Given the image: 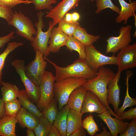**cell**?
Listing matches in <instances>:
<instances>
[{"mask_svg":"<svg viewBox=\"0 0 136 136\" xmlns=\"http://www.w3.org/2000/svg\"><path fill=\"white\" fill-rule=\"evenodd\" d=\"M21 107L20 101L17 99L5 103V115L9 116H16Z\"/></svg>","mask_w":136,"mask_h":136,"instance_id":"cell-32","label":"cell"},{"mask_svg":"<svg viewBox=\"0 0 136 136\" xmlns=\"http://www.w3.org/2000/svg\"><path fill=\"white\" fill-rule=\"evenodd\" d=\"M87 80L83 78L68 77L54 83V96L58 103V110L67 104L70 95L73 91L82 85Z\"/></svg>","mask_w":136,"mask_h":136,"instance_id":"cell-3","label":"cell"},{"mask_svg":"<svg viewBox=\"0 0 136 136\" xmlns=\"http://www.w3.org/2000/svg\"><path fill=\"white\" fill-rule=\"evenodd\" d=\"M8 23L16 29V33L17 35L30 42L33 35L36 36L37 34V30L32 21L20 11L19 12L14 11Z\"/></svg>","mask_w":136,"mask_h":136,"instance_id":"cell-5","label":"cell"},{"mask_svg":"<svg viewBox=\"0 0 136 136\" xmlns=\"http://www.w3.org/2000/svg\"><path fill=\"white\" fill-rule=\"evenodd\" d=\"M22 107L39 118L43 116L37 106L28 98L25 90H19L18 96Z\"/></svg>","mask_w":136,"mask_h":136,"instance_id":"cell-25","label":"cell"},{"mask_svg":"<svg viewBox=\"0 0 136 136\" xmlns=\"http://www.w3.org/2000/svg\"><path fill=\"white\" fill-rule=\"evenodd\" d=\"M86 135L85 129L82 128L74 132L70 136H85Z\"/></svg>","mask_w":136,"mask_h":136,"instance_id":"cell-42","label":"cell"},{"mask_svg":"<svg viewBox=\"0 0 136 136\" xmlns=\"http://www.w3.org/2000/svg\"><path fill=\"white\" fill-rule=\"evenodd\" d=\"M83 114L70 109L67 118V136H70L74 131L83 128L82 119Z\"/></svg>","mask_w":136,"mask_h":136,"instance_id":"cell-20","label":"cell"},{"mask_svg":"<svg viewBox=\"0 0 136 136\" xmlns=\"http://www.w3.org/2000/svg\"><path fill=\"white\" fill-rule=\"evenodd\" d=\"M65 46L71 52L73 51L77 52L79 54V58L85 59V46L73 36H68Z\"/></svg>","mask_w":136,"mask_h":136,"instance_id":"cell-27","label":"cell"},{"mask_svg":"<svg viewBox=\"0 0 136 136\" xmlns=\"http://www.w3.org/2000/svg\"><path fill=\"white\" fill-rule=\"evenodd\" d=\"M23 43L13 41L8 43L4 51L0 54V83H2V71L4 66L6 59L8 55L18 47L23 45Z\"/></svg>","mask_w":136,"mask_h":136,"instance_id":"cell-29","label":"cell"},{"mask_svg":"<svg viewBox=\"0 0 136 136\" xmlns=\"http://www.w3.org/2000/svg\"><path fill=\"white\" fill-rule=\"evenodd\" d=\"M44 58L54 67L56 72V82L68 77L81 78L88 80L95 77L97 74V72L93 70L87 64L85 59L79 58L71 64L62 67L58 66L46 57Z\"/></svg>","mask_w":136,"mask_h":136,"instance_id":"cell-2","label":"cell"},{"mask_svg":"<svg viewBox=\"0 0 136 136\" xmlns=\"http://www.w3.org/2000/svg\"><path fill=\"white\" fill-rule=\"evenodd\" d=\"M103 131H100L99 133H96L95 136H112L111 132L108 131L106 128L104 126L103 127Z\"/></svg>","mask_w":136,"mask_h":136,"instance_id":"cell-44","label":"cell"},{"mask_svg":"<svg viewBox=\"0 0 136 136\" xmlns=\"http://www.w3.org/2000/svg\"><path fill=\"white\" fill-rule=\"evenodd\" d=\"M118 71L121 73L125 70L136 66V43L129 45L120 50L116 56Z\"/></svg>","mask_w":136,"mask_h":136,"instance_id":"cell-11","label":"cell"},{"mask_svg":"<svg viewBox=\"0 0 136 136\" xmlns=\"http://www.w3.org/2000/svg\"><path fill=\"white\" fill-rule=\"evenodd\" d=\"M13 13L11 9L0 5V17L4 19L7 22L11 19Z\"/></svg>","mask_w":136,"mask_h":136,"instance_id":"cell-38","label":"cell"},{"mask_svg":"<svg viewBox=\"0 0 136 136\" xmlns=\"http://www.w3.org/2000/svg\"><path fill=\"white\" fill-rule=\"evenodd\" d=\"M129 123L127 127L123 133L119 134L120 136H136V118L132 120Z\"/></svg>","mask_w":136,"mask_h":136,"instance_id":"cell-37","label":"cell"},{"mask_svg":"<svg viewBox=\"0 0 136 136\" xmlns=\"http://www.w3.org/2000/svg\"><path fill=\"white\" fill-rule=\"evenodd\" d=\"M64 18L65 20L68 22L70 23H75L73 21L72 13H67Z\"/></svg>","mask_w":136,"mask_h":136,"instance_id":"cell-46","label":"cell"},{"mask_svg":"<svg viewBox=\"0 0 136 136\" xmlns=\"http://www.w3.org/2000/svg\"><path fill=\"white\" fill-rule=\"evenodd\" d=\"M1 89L2 99L4 103L17 99L19 89L15 85L9 82H2Z\"/></svg>","mask_w":136,"mask_h":136,"instance_id":"cell-24","label":"cell"},{"mask_svg":"<svg viewBox=\"0 0 136 136\" xmlns=\"http://www.w3.org/2000/svg\"><path fill=\"white\" fill-rule=\"evenodd\" d=\"M81 0H62L49 11L45 17L53 19L54 27L70 10L77 7Z\"/></svg>","mask_w":136,"mask_h":136,"instance_id":"cell-12","label":"cell"},{"mask_svg":"<svg viewBox=\"0 0 136 136\" xmlns=\"http://www.w3.org/2000/svg\"><path fill=\"white\" fill-rule=\"evenodd\" d=\"M110 112L107 110L97 116L106 124L110 130L112 136H117L118 134L124 132L128 126L129 123L124 122L123 120L116 117L111 116Z\"/></svg>","mask_w":136,"mask_h":136,"instance_id":"cell-13","label":"cell"},{"mask_svg":"<svg viewBox=\"0 0 136 136\" xmlns=\"http://www.w3.org/2000/svg\"><path fill=\"white\" fill-rule=\"evenodd\" d=\"M96 6L97 9L95 13L96 14L99 13L102 10L109 8L113 11L119 14L120 9L115 5L111 0H96Z\"/></svg>","mask_w":136,"mask_h":136,"instance_id":"cell-33","label":"cell"},{"mask_svg":"<svg viewBox=\"0 0 136 136\" xmlns=\"http://www.w3.org/2000/svg\"><path fill=\"white\" fill-rule=\"evenodd\" d=\"M57 101L56 98H53L46 107L41 112L52 125H53L58 112Z\"/></svg>","mask_w":136,"mask_h":136,"instance_id":"cell-28","label":"cell"},{"mask_svg":"<svg viewBox=\"0 0 136 136\" xmlns=\"http://www.w3.org/2000/svg\"><path fill=\"white\" fill-rule=\"evenodd\" d=\"M116 74L110 69L104 66H101L98 70L97 76L87 80L82 86L87 91H90L95 94L105 107L110 112L112 115L120 119L110 108L107 101L108 85L115 77Z\"/></svg>","mask_w":136,"mask_h":136,"instance_id":"cell-1","label":"cell"},{"mask_svg":"<svg viewBox=\"0 0 136 136\" xmlns=\"http://www.w3.org/2000/svg\"><path fill=\"white\" fill-rule=\"evenodd\" d=\"M52 125L43 115L39 118V123L33 130L36 136H48Z\"/></svg>","mask_w":136,"mask_h":136,"instance_id":"cell-30","label":"cell"},{"mask_svg":"<svg viewBox=\"0 0 136 136\" xmlns=\"http://www.w3.org/2000/svg\"><path fill=\"white\" fill-rule=\"evenodd\" d=\"M120 119L122 120H132L136 118V108H130L128 110L124 111L119 116Z\"/></svg>","mask_w":136,"mask_h":136,"instance_id":"cell-39","label":"cell"},{"mask_svg":"<svg viewBox=\"0 0 136 136\" xmlns=\"http://www.w3.org/2000/svg\"><path fill=\"white\" fill-rule=\"evenodd\" d=\"M107 109L99 98L94 93L87 91L86 97L81 112L84 114L87 113L100 114Z\"/></svg>","mask_w":136,"mask_h":136,"instance_id":"cell-15","label":"cell"},{"mask_svg":"<svg viewBox=\"0 0 136 136\" xmlns=\"http://www.w3.org/2000/svg\"><path fill=\"white\" fill-rule=\"evenodd\" d=\"M14 34V32L12 31L6 36L0 37V48L15 38Z\"/></svg>","mask_w":136,"mask_h":136,"instance_id":"cell-40","label":"cell"},{"mask_svg":"<svg viewBox=\"0 0 136 136\" xmlns=\"http://www.w3.org/2000/svg\"><path fill=\"white\" fill-rule=\"evenodd\" d=\"M79 24L80 23L78 22L75 23L68 22L63 17L58 23V27L68 36H72Z\"/></svg>","mask_w":136,"mask_h":136,"instance_id":"cell-34","label":"cell"},{"mask_svg":"<svg viewBox=\"0 0 136 136\" xmlns=\"http://www.w3.org/2000/svg\"><path fill=\"white\" fill-rule=\"evenodd\" d=\"M34 59L25 66L26 75L37 86H39L44 76L47 65L42 53L37 50L35 52Z\"/></svg>","mask_w":136,"mask_h":136,"instance_id":"cell-8","label":"cell"},{"mask_svg":"<svg viewBox=\"0 0 136 136\" xmlns=\"http://www.w3.org/2000/svg\"><path fill=\"white\" fill-rule=\"evenodd\" d=\"M61 134L57 128L53 125L50 128L48 136H61Z\"/></svg>","mask_w":136,"mask_h":136,"instance_id":"cell-41","label":"cell"},{"mask_svg":"<svg viewBox=\"0 0 136 136\" xmlns=\"http://www.w3.org/2000/svg\"><path fill=\"white\" fill-rule=\"evenodd\" d=\"M16 116L4 115L0 120V136H16Z\"/></svg>","mask_w":136,"mask_h":136,"instance_id":"cell-21","label":"cell"},{"mask_svg":"<svg viewBox=\"0 0 136 136\" xmlns=\"http://www.w3.org/2000/svg\"><path fill=\"white\" fill-rule=\"evenodd\" d=\"M126 74L125 84L126 89L125 96L122 106L119 108L116 113V115L119 117L126 108L136 105V99L131 98L129 93V80L130 78L133 75V73L131 71L127 70L126 72Z\"/></svg>","mask_w":136,"mask_h":136,"instance_id":"cell-26","label":"cell"},{"mask_svg":"<svg viewBox=\"0 0 136 136\" xmlns=\"http://www.w3.org/2000/svg\"><path fill=\"white\" fill-rule=\"evenodd\" d=\"M90 0L92 2H93L94 1H96V0Z\"/></svg>","mask_w":136,"mask_h":136,"instance_id":"cell-50","label":"cell"},{"mask_svg":"<svg viewBox=\"0 0 136 136\" xmlns=\"http://www.w3.org/2000/svg\"><path fill=\"white\" fill-rule=\"evenodd\" d=\"M5 115V103L0 96V120Z\"/></svg>","mask_w":136,"mask_h":136,"instance_id":"cell-43","label":"cell"},{"mask_svg":"<svg viewBox=\"0 0 136 136\" xmlns=\"http://www.w3.org/2000/svg\"><path fill=\"white\" fill-rule=\"evenodd\" d=\"M87 92L82 85L73 91L70 95L67 103L70 109L81 112Z\"/></svg>","mask_w":136,"mask_h":136,"instance_id":"cell-17","label":"cell"},{"mask_svg":"<svg viewBox=\"0 0 136 136\" xmlns=\"http://www.w3.org/2000/svg\"><path fill=\"white\" fill-rule=\"evenodd\" d=\"M68 37L58 27H53L48 42L49 51L52 53L59 52L61 47L65 46Z\"/></svg>","mask_w":136,"mask_h":136,"instance_id":"cell-16","label":"cell"},{"mask_svg":"<svg viewBox=\"0 0 136 136\" xmlns=\"http://www.w3.org/2000/svg\"><path fill=\"white\" fill-rule=\"evenodd\" d=\"M132 26L130 25L122 26L119 29L118 36L110 37L106 40L107 44L106 54L115 53L129 45L132 40Z\"/></svg>","mask_w":136,"mask_h":136,"instance_id":"cell-10","label":"cell"},{"mask_svg":"<svg viewBox=\"0 0 136 136\" xmlns=\"http://www.w3.org/2000/svg\"><path fill=\"white\" fill-rule=\"evenodd\" d=\"M2 85V83H0V85Z\"/></svg>","mask_w":136,"mask_h":136,"instance_id":"cell-52","label":"cell"},{"mask_svg":"<svg viewBox=\"0 0 136 136\" xmlns=\"http://www.w3.org/2000/svg\"><path fill=\"white\" fill-rule=\"evenodd\" d=\"M27 136H35V134L33 130L27 129H26Z\"/></svg>","mask_w":136,"mask_h":136,"instance_id":"cell-47","label":"cell"},{"mask_svg":"<svg viewBox=\"0 0 136 136\" xmlns=\"http://www.w3.org/2000/svg\"><path fill=\"white\" fill-rule=\"evenodd\" d=\"M85 60L94 71L97 72L100 67L106 65H117V59L115 53L110 56L105 55L97 50L93 44L85 46Z\"/></svg>","mask_w":136,"mask_h":136,"instance_id":"cell-6","label":"cell"},{"mask_svg":"<svg viewBox=\"0 0 136 136\" xmlns=\"http://www.w3.org/2000/svg\"><path fill=\"white\" fill-rule=\"evenodd\" d=\"M121 73L117 72L115 77L109 83L108 85V94L107 101L108 104L112 105L116 114L119 106L120 86L119 84Z\"/></svg>","mask_w":136,"mask_h":136,"instance_id":"cell-14","label":"cell"},{"mask_svg":"<svg viewBox=\"0 0 136 136\" xmlns=\"http://www.w3.org/2000/svg\"><path fill=\"white\" fill-rule=\"evenodd\" d=\"M45 13V12L41 10L37 13L38 21H36L35 23L37 28V34L35 37H33L31 42V45L35 51L38 50L40 52L44 57L48 56L50 53L48 50V42L51 30L53 27V21H50L47 30L45 32L42 31L45 26L43 19Z\"/></svg>","mask_w":136,"mask_h":136,"instance_id":"cell-4","label":"cell"},{"mask_svg":"<svg viewBox=\"0 0 136 136\" xmlns=\"http://www.w3.org/2000/svg\"><path fill=\"white\" fill-rule=\"evenodd\" d=\"M70 109L67 104L64 106L58 112L53 125L59 131L61 136H67V118Z\"/></svg>","mask_w":136,"mask_h":136,"instance_id":"cell-22","label":"cell"},{"mask_svg":"<svg viewBox=\"0 0 136 136\" xmlns=\"http://www.w3.org/2000/svg\"><path fill=\"white\" fill-rule=\"evenodd\" d=\"M55 77L51 72L45 71L39 86L40 97L37 106L41 112L43 111L54 98L53 86Z\"/></svg>","mask_w":136,"mask_h":136,"instance_id":"cell-9","label":"cell"},{"mask_svg":"<svg viewBox=\"0 0 136 136\" xmlns=\"http://www.w3.org/2000/svg\"><path fill=\"white\" fill-rule=\"evenodd\" d=\"M31 3H32L30 0H0V5L11 9L21 4Z\"/></svg>","mask_w":136,"mask_h":136,"instance_id":"cell-36","label":"cell"},{"mask_svg":"<svg viewBox=\"0 0 136 136\" xmlns=\"http://www.w3.org/2000/svg\"><path fill=\"white\" fill-rule=\"evenodd\" d=\"M83 128L86 130L89 135L94 136L98 131H100L95 122L93 115L90 114L82 121Z\"/></svg>","mask_w":136,"mask_h":136,"instance_id":"cell-31","label":"cell"},{"mask_svg":"<svg viewBox=\"0 0 136 136\" xmlns=\"http://www.w3.org/2000/svg\"><path fill=\"white\" fill-rule=\"evenodd\" d=\"M11 64L20 76L21 80L25 87V90L28 97L34 104L37 105L40 97V87L34 84L26 75L25 71V66L24 60L15 59L12 61Z\"/></svg>","mask_w":136,"mask_h":136,"instance_id":"cell-7","label":"cell"},{"mask_svg":"<svg viewBox=\"0 0 136 136\" xmlns=\"http://www.w3.org/2000/svg\"><path fill=\"white\" fill-rule=\"evenodd\" d=\"M129 0V1L130 3H131V0Z\"/></svg>","mask_w":136,"mask_h":136,"instance_id":"cell-51","label":"cell"},{"mask_svg":"<svg viewBox=\"0 0 136 136\" xmlns=\"http://www.w3.org/2000/svg\"><path fill=\"white\" fill-rule=\"evenodd\" d=\"M34 5L36 9L41 10L47 9L50 10L53 8L52 5L55 4L56 0H30Z\"/></svg>","mask_w":136,"mask_h":136,"instance_id":"cell-35","label":"cell"},{"mask_svg":"<svg viewBox=\"0 0 136 136\" xmlns=\"http://www.w3.org/2000/svg\"><path fill=\"white\" fill-rule=\"evenodd\" d=\"M134 21H135V22H134V24H135V26L136 27V15H135V14H134Z\"/></svg>","mask_w":136,"mask_h":136,"instance_id":"cell-48","label":"cell"},{"mask_svg":"<svg viewBox=\"0 0 136 136\" xmlns=\"http://www.w3.org/2000/svg\"><path fill=\"white\" fill-rule=\"evenodd\" d=\"M85 46L93 44L100 39L99 35L95 36L88 34L86 30L80 24L76 29L73 36Z\"/></svg>","mask_w":136,"mask_h":136,"instance_id":"cell-23","label":"cell"},{"mask_svg":"<svg viewBox=\"0 0 136 136\" xmlns=\"http://www.w3.org/2000/svg\"><path fill=\"white\" fill-rule=\"evenodd\" d=\"M121 9L118 16L116 17L115 21L117 23L124 22V24H126L128 19L134 16L136 11V1H134L128 3L124 0H118Z\"/></svg>","mask_w":136,"mask_h":136,"instance_id":"cell-19","label":"cell"},{"mask_svg":"<svg viewBox=\"0 0 136 136\" xmlns=\"http://www.w3.org/2000/svg\"><path fill=\"white\" fill-rule=\"evenodd\" d=\"M16 118L17 123L23 128L33 130L38 125L39 118L21 107Z\"/></svg>","mask_w":136,"mask_h":136,"instance_id":"cell-18","label":"cell"},{"mask_svg":"<svg viewBox=\"0 0 136 136\" xmlns=\"http://www.w3.org/2000/svg\"><path fill=\"white\" fill-rule=\"evenodd\" d=\"M133 37H136V31L134 32V33L133 35Z\"/></svg>","mask_w":136,"mask_h":136,"instance_id":"cell-49","label":"cell"},{"mask_svg":"<svg viewBox=\"0 0 136 136\" xmlns=\"http://www.w3.org/2000/svg\"><path fill=\"white\" fill-rule=\"evenodd\" d=\"M72 16L73 21L75 23L78 22L80 18L79 14L76 12L72 13Z\"/></svg>","mask_w":136,"mask_h":136,"instance_id":"cell-45","label":"cell"}]
</instances>
